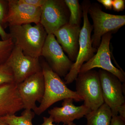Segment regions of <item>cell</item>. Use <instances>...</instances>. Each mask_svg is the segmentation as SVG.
<instances>
[{"instance_id": "cell-1", "label": "cell", "mask_w": 125, "mask_h": 125, "mask_svg": "<svg viewBox=\"0 0 125 125\" xmlns=\"http://www.w3.org/2000/svg\"><path fill=\"white\" fill-rule=\"evenodd\" d=\"M41 66L45 81V92L40 105L34 112L35 114L39 115L55 103L66 99L72 98L76 102L83 101L75 91L67 87L47 62H43Z\"/></svg>"}, {"instance_id": "cell-2", "label": "cell", "mask_w": 125, "mask_h": 125, "mask_svg": "<svg viewBox=\"0 0 125 125\" xmlns=\"http://www.w3.org/2000/svg\"><path fill=\"white\" fill-rule=\"evenodd\" d=\"M9 28L15 46L20 48L26 55L39 58L48 35L42 25L40 23L34 26L29 24Z\"/></svg>"}, {"instance_id": "cell-3", "label": "cell", "mask_w": 125, "mask_h": 125, "mask_svg": "<svg viewBox=\"0 0 125 125\" xmlns=\"http://www.w3.org/2000/svg\"><path fill=\"white\" fill-rule=\"evenodd\" d=\"M91 4L89 1L85 0L83 3V25L81 30L79 39V49L76 60L71 69L64 77L66 84H69L75 80L82 65L89 60L97 52V49L92 45L91 33L93 27L91 24L88 17V10Z\"/></svg>"}, {"instance_id": "cell-4", "label": "cell", "mask_w": 125, "mask_h": 125, "mask_svg": "<svg viewBox=\"0 0 125 125\" xmlns=\"http://www.w3.org/2000/svg\"><path fill=\"white\" fill-rule=\"evenodd\" d=\"M76 92L84 101V105L92 111L104 103L98 72L90 70L79 73L75 79Z\"/></svg>"}, {"instance_id": "cell-5", "label": "cell", "mask_w": 125, "mask_h": 125, "mask_svg": "<svg viewBox=\"0 0 125 125\" xmlns=\"http://www.w3.org/2000/svg\"><path fill=\"white\" fill-rule=\"evenodd\" d=\"M88 13L93 22L94 33L91 37L92 45L97 49L104 34L108 32H115L125 24V15L107 13L103 11L98 5L91 4Z\"/></svg>"}, {"instance_id": "cell-6", "label": "cell", "mask_w": 125, "mask_h": 125, "mask_svg": "<svg viewBox=\"0 0 125 125\" xmlns=\"http://www.w3.org/2000/svg\"><path fill=\"white\" fill-rule=\"evenodd\" d=\"M42 8L40 23L47 34L56 31L69 23V10L62 0H46Z\"/></svg>"}, {"instance_id": "cell-7", "label": "cell", "mask_w": 125, "mask_h": 125, "mask_svg": "<svg viewBox=\"0 0 125 125\" xmlns=\"http://www.w3.org/2000/svg\"><path fill=\"white\" fill-rule=\"evenodd\" d=\"M112 34L111 32H108L102 37L96 54L89 60L82 65L79 73L86 72L95 68H101L113 74L121 83H125V72L114 66L112 62L109 46L112 37Z\"/></svg>"}, {"instance_id": "cell-8", "label": "cell", "mask_w": 125, "mask_h": 125, "mask_svg": "<svg viewBox=\"0 0 125 125\" xmlns=\"http://www.w3.org/2000/svg\"><path fill=\"white\" fill-rule=\"evenodd\" d=\"M54 72L60 77H65L74 62L70 60L57 42L54 34H48L41 52Z\"/></svg>"}, {"instance_id": "cell-9", "label": "cell", "mask_w": 125, "mask_h": 125, "mask_svg": "<svg viewBox=\"0 0 125 125\" xmlns=\"http://www.w3.org/2000/svg\"><path fill=\"white\" fill-rule=\"evenodd\" d=\"M98 72L104 102L111 109L113 116L117 115L120 107L125 104L123 85L111 73L102 69Z\"/></svg>"}, {"instance_id": "cell-10", "label": "cell", "mask_w": 125, "mask_h": 125, "mask_svg": "<svg viewBox=\"0 0 125 125\" xmlns=\"http://www.w3.org/2000/svg\"><path fill=\"white\" fill-rule=\"evenodd\" d=\"M6 62L12 70L14 82L17 85L31 75L42 71L39 58L26 55L20 48L16 46Z\"/></svg>"}, {"instance_id": "cell-11", "label": "cell", "mask_w": 125, "mask_h": 125, "mask_svg": "<svg viewBox=\"0 0 125 125\" xmlns=\"http://www.w3.org/2000/svg\"><path fill=\"white\" fill-rule=\"evenodd\" d=\"M24 109L36 111V102L41 103L45 92V81L42 71L29 76L17 85Z\"/></svg>"}, {"instance_id": "cell-12", "label": "cell", "mask_w": 125, "mask_h": 125, "mask_svg": "<svg viewBox=\"0 0 125 125\" xmlns=\"http://www.w3.org/2000/svg\"><path fill=\"white\" fill-rule=\"evenodd\" d=\"M8 10L5 15L3 24L10 26L40 23L42 8L34 7L20 2L19 0H9Z\"/></svg>"}, {"instance_id": "cell-13", "label": "cell", "mask_w": 125, "mask_h": 125, "mask_svg": "<svg viewBox=\"0 0 125 125\" xmlns=\"http://www.w3.org/2000/svg\"><path fill=\"white\" fill-rule=\"evenodd\" d=\"M80 25L67 23L54 33L57 41L72 62L76 60L79 49Z\"/></svg>"}, {"instance_id": "cell-14", "label": "cell", "mask_w": 125, "mask_h": 125, "mask_svg": "<svg viewBox=\"0 0 125 125\" xmlns=\"http://www.w3.org/2000/svg\"><path fill=\"white\" fill-rule=\"evenodd\" d=\"M74 100L67 98L63 100L62 107H55L48 111V114L54 122L62 123L66 125L85 116L92 111L84 105L76 106Z\"/></svg>"}, {"instance_id": "cell-15", "label": "cell", "mask_w": 125, "mask_h": 125, "mask_svg": "<svg viewBox=\"0 0 125 125\" xmlns=\"http://www.w3.org/2000/svg\"><path fill=\"white\" fill-rule=\"evenodd\" d=\"M23 109L17 84L13 83L0 85V117L15 115Z\"/></svg>"}, {"instance_id": "cell-16", "label": "cell", "mask_w": 125, "mask_h": 125, "mask_svg": "<svg viewBox=\"0 0 125 125\" xmlns=\"http://www.w3.org/2000/svg\"><path fill=\"white\" fill-rule=\"evenodd\" d=\"M112 116L111 109L104 103L97 109L85 116L87 120L85 125H110Z\"/></svg>"}, {"instance_id": "cell-17", "label": "cell", "mask_w": 125, "mask_h": 125, "mask_svg": "<svg viewBox=\"0 0 125 125\" xmlns=\"http://www.w3.org/2000/svg\"><path fill=\"white\" fill-rule=\"evenodd\" d=\"M34 113L31 110L25 109L20 116L15 115H7L1 118L9 125H33L32 121Z\"/></svg>"}, {"instance_id": "cell-18", "label": "cell", "mask_w": 125, "mask_h": 125, "mask_svg": "<svg viewBox=\"0 0 125 125\" xmlns=\"http://www.w3.org/2000/svg\"><path fill=\"white\" fill-rule=\"evenodd\" d=\"M69 10L70 16L69 23L71 24L80 25L81 10L78 0H64Z\"/></svg>"}, {"instance_id": "cell-19", "label": "cell", "mask_w": 125, "mask_h": 125, "mask_svg": "<svg viewBox=\"0 0 125 125\" xmlns=\"http://www.w3.org/2000/svg\"><path fill=\"white\" fill-rule=\"evenodd\" d=\"M14 46L11 38L7 40H0V65L7 62Z\"/></svg>"}, {"instance_id": "cell-20", "label": "cell", "mask_w": 125, "mask_h": 125, "mask_svg": "<svg viewBox=\"0 0 125 125\" xmlns=\"http://www.w3.org/2000/svg\"><path fill=\"white\" fill-rule=\"evenodd\" d=\"M13 83L14 82L11 68L6 62L0 65V85Z\"/></svg>"}, {"instance_id": "cell-21", "label": "cell", "mask_w": 125, "mask_h": 125, "mask_svg": "<svg viewBox=\"0 0 125 125\" xmlns=\"http://www.w3.org/2000/svg\"><path fill=\"white\" fill-rule=\"evenodd\" d=\"M20 2L34 7H42L46 0H19Z\"/></svg>"}, {"instance_id": "cell-22", "label": "cell", "mask_w": 125, "mask_h": 125, "mask_svg": "<svg viewBox=\"0 0 125 125\" xmlns=\"http://www.w3.org/2000/svg\"><path fill=\"white\" fill-rule=\"evenodd\" d=\"M112 8L115 11H123L125 8V0H113Z\"/></svg>"}, {"instance_id": "cell-23", "label": "cell", "mask_w": 125, "mask_h": 125, "mask_svg": "<svg viewBox=\"0 0 125 125\" xmlns=\"http://www.w3.org/2000/svg\"><path fill=\"white\" fill-rule=\"evenodd\" d=\"M110 125H125V120L119 115L113 116Z\"/></svg>"}, {"instance_id": "cell-24", "label": "cell", "mask_w": 125, "mask_h": 125, "mask_svg": "<svg viewBox=\"0 0 125 125\" xmlns=\"http://www.w3.org/2000/svg\"><path fill=\"white\" fill-rule=\"evenodd\" d=\"M54 122L52 118L50 116L49 117H43V123L41 125H54L53 123ZM66 125H76V124L73 122H72Z\"/></svg>"}, {"instance_id": "cell-25", "label": "cell", "mask_w": 125, "mask_h": 125, "mask_svg": "<svg viewBox=\"0 0 125 125\" xmlns=\"http://www.w3.org/2000/svg\"><path fill=\"white\" fill-rule=\"evenodd\" d=\"M107 10H111L112 8V0H98Z\"/></svg>"}, {"instance_id": "cell-26", "label": "cell", "mask_w": 125, "mask_h": 125, "mask_svg": "<svg viewBox=\"0 0 125 125\" xmlns=\"http://www.w3.org/2000/svg\"><path fill=\"white\" fill-rule=\"evenodd\" d=\"M5 14L4 7L3 4V2L2 1L0 0V23L2 25L3 24V21Z\"/></svg>"}, {"instance_id": "cell-27", "label": "cell", "mask_w": 125, "mask_h": 125, "mask_svg": "<svg viewBox=\"0 0 125 125\" xmlns=\"http://www.w3.org/2000/svg\"><path fill=\"white\" fill-rule=\"evenodd\" d=\"M0 36L2 40H6L10 38V34L7 33L0 23Z\"/></svg>"}, {"instance_id": "cell-28", "label": "cell", "mask_w": 125, "mask_h": 125, "mask_svg": "<svg viewBox=\"0 0 125 125\" xmlns=\"http://www.w3.org/2000/svg\"><path fill=\"white\" fill-rule=\"evenodd\" d=\"M125 120V104L121 106L118 111V115Z\"/></svg>"}, {"instance_id": "cell-29", "label": "cell", "mask_w": 125, "mask_h": 125, "mask_svg": "<svg viewBox=\"0 0 125 125\" xmlns=\"http://www.w3.org/2000/svg\"><path fill=\"white\" fill-rule=\"evenodd\" d=\"M0 125H9L7 123H6L0 117Z\"/></svg>"}]
</instances>
